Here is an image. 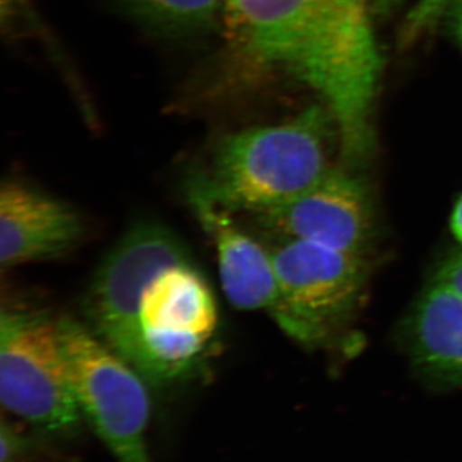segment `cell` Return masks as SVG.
I'll return each mask as SVG.
<instances>
[{"label":"cell","instance_id":"cell-2","mask_svg":"<svg viewBox=\"0 0 462 462\" xmlns=\"http://www.w3.org/2000/svg\"><path fill=\"white\" fill-rule=\"evenodd\" d=\"M334 144L339 148L330 112L311 106L285 123L225 136L189 190L231 214H260L297 199L337 169Z\"/></svg>","mask_w":462,"mask_h":462},{"label":"cell","instance_id":"cell-17","mask_svg":"<svg viewBox=\"0 0 462 462\" xmlns=\"http://www.w3.org/2000/svg\"><path fill=\"white\" fill-rule=\"evenodd\" d=\"M403 0H372L373 14L375 18H388L400 8Z\"/></svg>","mask_w":462,"mask_h":462},{"label":"cell","instance_id":"cell-9","mask_svg":"<svg viewBox=\"0 0 462 462\" xmlns=\"http://www.w3.org/2000/svg\"><path fill=\"white\" fill-rule=\"evenodd\" d=\"M80 215L62 200L11 181L0 190L3 269L60 257L83 236Z\"/></svg>","mask_w":462,"mask_h":462},{"label":"cell","instance_id":"cell-16","mask_svg":"<svg viewBox=\"0 0 462 462\" xmlns=\"http://www.w3.org/2000/svg\"><path fill=\"white\" fill-rule=\"evenodd\" d=\"M449 32L462 51V0H451L445 14Z\"/></svg>","mask_w":462,"mask_h":462},{"label":"cell","instance_id":"cell-10","mask_svg":"<svg viewBox=\"0 0 462 462\" xmlns=\"http://www.w3.org/2000/svg\"><path fill=\"white\" fill-rule=\"evenodd\" d=\"M190 205L216 247L221 287L231 305L245 311L269 310L279 300L273 254L236 226L231 212L189 190Z\"/></svg>","mask_w":462,"mask_h":462},{"label":"cell","instance_id":"cell-5","mask_svg":"<svg viewBox=\"0 0 462 462\" xmlns=\"http://www.w3.org/2000/svg\"><path fill=\"white\" fill-rule=\"evenodd\" d=\"M217 321L214 293L191 261L167 267L139 307L136 372L156 385L185 378L196 370Z\"/></svg>","mask_w":462,"mask_h":462},{"label":"cell","instance_id":"cell-7","mask_svg":"<svg viewBox=\"0 0 462 462\" xmlns=\"http://www.w3.org/2000/svg\"><path fill=\"white\" fill-rule=\"evenodd\" d=\"M190 261L171 230L157 224L133 227L100 263L84 311L90 329L135 369L139 357L138 315L142 298L158 273Z\"/></svg>","mask_w":462,"mask_h":462},{"label":"cell","instance_id":"cell-14","mask_svg":"<svg viewBox=\"0 0 462 462\" xmlns=\"http://www.w3.org/2000/svg\"><path fill=\"white\" fill-rule=\"evenodd\" d=\"M32 443L7 421L2 424V462H30Z\"/></svg>","mask_w":462,"mask_h":462},{"label":"cell","instance_id":"cell-18","mask_svg":"<svg viewBox=\"0 0 462 462\" xmlns=\"http://www.w3.org/2000/svg\"><path fill=\"white\" fill-rule=\"evenodd\" d=\"M451 230L455 238L462 245V196L456 202L454 212H452Z\"/></svg>","mask_w":462,"mask_h":462},{"label":"cell","instance_id":"cell-1","mask_svg":"<svg viewBox=\"0 0 462 462\" xmlns=\"http://www.w3.org/2000/svg\"><path fill=\"white\" fill-rule=\"evenodd\" d=\"M224 16L243 56L319 97L336 123L342 166L367 162L383 71L372 0H226Z\"/></svg>","mask_w":462,"mask_h":462},{"label":"cell","instance_id":"cell-15","mask_svg":"<svg viewBox=\"0 0 462 462\" xmlns=\"http://www.w3.org/2000/svg\"><path fill=\"white\" fill-rule=\"evenodd\" d=\"M434 282H442L462 297V254L447 260L438 270Z\"/></svg>","mask_w":462,"mask_h":462},{"label":"cell","instance_id":"cell-6","mask_svg":"<svg viewBox=\"0 0 462 462\" xmlns=\"http://www.w3.org/2000/svg\"><path fill=\"white\" fill-rule=\"evenodd\" d=\"M272 254L279 285L272 314L293 338H327L360 305L366 284L363 254L309 240H282Z\"/></svg>","mask_w":462,"mask_h":462},{"label":"cell","instance_id":"cell-11","mask_svg":"<svg viewBox=\"0 0 462 462\" xmlns=\"http://www.w3.org/2000/svg\"><path fill=\"white\" fill-rule=\"evenodd\" d=\"M413 366L440 384L462 383V297L434 282L422 293L406 328Z\"/></svg>","mask_w":462,"mask_h":462},{"label":"cell","instance_id":"cell-13","mask_svg":"<svg viewBox=\"0 0 462 462\" xmlns=\"http://www.w3.org/2000/svg\"><path fill=\"white\" fill-rule=\"evenodd\" d=\"M449 2L451 0H418L404 17L398 38L400 48H411L415 42L433 32L445 16Z\"/></svg>","mask_w":462,"mask_h":462},{"label":"cell","instance_id":"cell-12","mask_svg":"<svg viewBox=\"0 0 462 462\" xmlns=\"http://www.w3.org/2000/svg\"><path fill=\"white\" fill-rule=\"evenodd\" d=\"M135 16L167 32H196L214 25L226 0H123Z\"/></svg>","mask_w":462,"mask_h":462},{"label":"cell","instance_id":"cell-3","mask_svg":"<svg viewBox=\"0 0 462 462\" xmlns=\"http://www.w3.org/2000/svg\"><path fill=\"white\" fill-rule=\"evenodd\" d=\"M0 396L9 412L48 436L78 430L84 418L58 321L33 312H3Z\"/></svg>","mask_w":462,"mask_h":462},{"label":"cell","instance_id":"cell-8","mask_svg":"<svg viewBox=\"0 0 462 462\" xmlns=\"http://www.w3.org/2000/svg\"><path fill=\"white\" fill-rule=\"evenodd\" d=\"M282 240H309L364 254L374 233L372 196L360 176L338 166L297 199L256 214Z\"/></svg>","mask_w":462,"mask_h":462},{"label":"cell","instance_id":"cell-4","mask_svg":"<svg viewBox=\"0 0 462 462\" xmlns=\"http://www.w3.org/2000/svg\"><path fill=\"white\" fill-rule=\"evenodd\" d=\"M76 401L117 462H152L145 379L90 328L72 319L58 320Z\"/></svg>","mask_w":462,"mask_h":462}]
</instances>
